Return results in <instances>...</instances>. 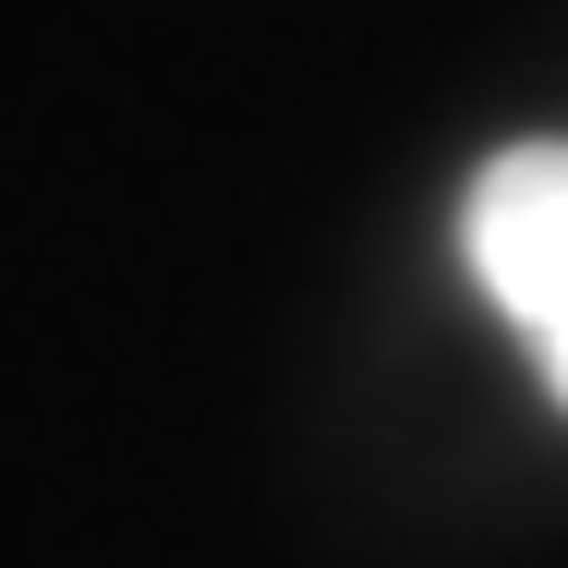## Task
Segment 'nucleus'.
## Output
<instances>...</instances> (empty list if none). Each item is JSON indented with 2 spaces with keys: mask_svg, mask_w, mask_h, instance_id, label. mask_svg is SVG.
Here are the masks:
<instances>
[{
  "mask_svg": "<svg viewBox=\"0 0 568 568\" xmlns=\"http://www.w3.org/2000/svg\"><path fill=\"white\" fill-rule=\"evenodd\" d=\"M459 242H471V278L496 291V315L532 339L545 387L568 399V145H508L471 182Z\"/></svg>",
  "mask_w": 568,
  "mask_h": 568,
  "instance_id": "1",
  "label": "nucleus"
}]
</instances>
